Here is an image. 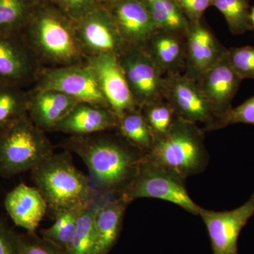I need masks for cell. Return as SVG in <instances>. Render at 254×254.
<instances>
[{"label": "cell", "instance_id": "obj_1", "mask_svg": "<svg viewBox=\"0 0 254 254\" xmlns=\"http://www.w3.org/2000/svg\"><path fill=\"white\" fill-rule=\"evenodd\" d=\"M62 148L81 158L92 187L101 196L122 195L136 176L144 153L121 135L71 136Z\"/></svg>", "mask_w": 254, "mask_h": 254}, {"label": "cell", "instance_id": "obj_2", "mask_svg": "<svg viewBox=\"0 0 254 254\" xmlns=\"http://www.w3.org/2000/svg\"><path fill=\"white\" fill-rule=\"evenodd\" d=\"M21 36L37 60L56 67L83 64L86 59L74 23L54 3L37 4Z\"/></svg>", "mask_w": 254, "mask_h": 254}, {"label": "cell", "instance_id": "obj_3", "mask_svg": "<svg viewBox=\"0 0 254 254\" xmlns=\"http://www.w3.org/2000/svg\"><path fill=\"white\" fill-rule=\"evenodd\" d=\"M31 173L53 217L65 210L82 208L101 196L88 177L76 168L67 150L54 153Z\"/></svg>", "mask_w": 254, "mask_h": 254}, {"label": "cell", "instance_id": "obj_4", "mask_svg": "<svg viewBox=\"0 0 254 254\" xmlns=\"http://www.w3.org/2000/svg\"><path fill=\"white\" fill-rule=\"evenodd\" d=\"M204 132L196 124L176 116L165 134L155 137L154 145L144 158L185 179L198 175L209 163Z\"/></svg>", "mask_w": 254, "mask_h": 254}, {"label": "cell", "instance_id": "obj_5", "mask_svg": "<svg viewBox=\"0 0 254 254\" xmlns=\"http://www.w3.org/2000/svg\"><path fill=\"white\" fill-rule=\"evenodd\" d=\"M54 153L46 132L28 117L0 131V175L4 178L31 171Z\"/></svg>", "mask_w": 254, "mask_h": 254}, {"label": "cell", "instance_id": "obj_6", "mask_svg": "<svg viewBox=\"0 0 254 254\" xmlns=\"http://www.w3.org/2000/svg\"><path fill=\"white\" fill-rule=\"evenodd\" d=\"M185 180L172 170L145 160L143 157L136 176L122 195L129 204L138 198H157L177 205L193 215H198L200 206L190 198Z\"/></svg>", "mask_w": 254, "mask_h": 254}, {"label": "cell", "instance_id": "obj_7", "mask_svg": "<svg viewBox=\"0 0 254 254\" xmlns=\"http://www.w3.org/2000/svg\"><path fill=\"white\" fill-rule=\"evenodd\" d=\"M36 78L37 89L61 92L78 103L109 108L93 70L86 63L46 68Z\"/></svg>", "mask_w": 254, "mask_h": 254}, {"label": "cell", "instance_id": "obj_8", "mask_svg": "<svg viewBox=\"0 0 254 254\" xmlns=\"http://www.w3.org/2000/svg\"><path fill=\"white\" fill-rule=\"evenodd\" d=\"M73 23L76 38L86 58L99 55L119 57L127 48L105 4L100 3Z\"/></svg>", "mask_w": 254, "mask_h": 254}, {"label": "cell", "instance_id": "obj_9", "mask_svg": "<svg viewBox=\"0 0 254 254\" xmlns=\"http://www.w3.org/2000/svg\"><path fill=\"white\" fill-rule=\"evenodd\" d=\"M118 60L138 108L165 98V76L143 48L128 46Z\"/></svg>", "mask_w": 254, "mask_h": 254}, {"label": "cell", "instance_id": "obj_10", "mask_svg": "<svg viewBox=\"0 0 254 254\" xmlns=\"http://www.w3.org/2000/svg\"><path fill=\"white\" fill-rule=\"evenodd\" d=\"M165 84L164 98L177 118L196 125L204 124L203 131H209L217 117L198 83L183 73H176L165 76Z\"/></svg>", "mask_w": 254, "mask_h": 254}, {"label": "cell", "instance_id": "obj_11", "mask_svg": "<svg viewBox=\"0 0 254 254\" xmlns=\"http://www.w3.org/2000/svg\"><path fill=\"white\" fill-rule=\"evenodd\" d=\"M198 215L206 227L213 254H240L239 237L254 215V193L234 210L215 211L200 207Z\"/></svg>", "mask_w": 254, "mask_h": 254}, {"label": "cell", "instance_id": "obj_12", "mask_svg": "<svg viewBox=\"0 0 254 254\" xmlns=\"http://www.w3.org/2000/svg\"><path fill=\"white\" fill-rule=\"evenodd\" d=\"M86 63L93 70L103 96L118 118L127 112L138 108L118 57L95 55L87 58Z\"/></svg>", "mask_w": 254, "mask_h": 254}, {"label": "cell", "instance_id": "obj_13", "mask_svg": "<svg viewBox=\"0 0 254 254\" xmlns=\"http://www.w3.org/2000/svg\"><path fill=\"white\" fill-rule=\"evenodd\" d=\"M38 61L21 35L0 34V83L27 84L39 73Z\"/></svg>", "mask_w": 254, "mask_h": 254}, {"label": "cell", "instance_id": "obj_14", "mask_svg": "<svg viewBox=\"0 0 254 254\" xmlns=\"http://www.w3.org/2000/svg\"><path fill=\"white\" fill-rule=\"evenodd\" d=\"M242 79L232 68L227 56V50L211 67L197 81L217 119L232 108Z\"/></svg>", "mask_w": 254, "mask_h": 254}, {"label": "cell", "instance_id": "obj_15", "mask_svg": "<svg viewBox=\"0 0 254 254\" xmlns=\"http://www.w3.org/2000/svg\"><path fill=\"white\" fill-rule=\"evenodd\" d=\"M185 39L186 62L183 74L197 82L227 49L201 21L190 23Z\"/></svg>", "mask_w": 254, "mask_h": 254}, {"label": "cell", "instance_id": "obj_16", "mask_svg": "<svg viewBox=\"0 0 254 254\" xmlns=\"http://www.w3.org/2000/svg\"><path fill=\"white\" fill-rule=\"evenodd\" d=\"M105 6L127 47L143 48L157 31L143 0H118Z\"/></svg>", "mask_w": 254, "mask_h": 254}, {"label": "cell", "instance_id": "obj_17", "mask_svg": "<svg viewBox=\"0 0 254 254\" xmlns=\"http://www.w3.org/2000/svg\"><path fill=\"white\" fill-rule=\"evenodd\" d=\"M4 207L14 225L29 233H36L48 210L38 189L24 183L19 184L6 194Z\"/></svg>", "mask_w": 254, "mask_h": 254}, {"label": "cell", "instance_id": "obj_18", "mask_svg": "<svg viewBox=\"0 0 254 254\" xmlns=\"http://www.w3.org/2000/svg\"><path fill=\"white\" fill-rule=\"evenodd\" d=\"M78 103L72 97L61 92L35 88L28 93V117L43 131H54Z\"/></svg>", "mask_w": 254, "mask_h": 254}, {"label": "cell", "instance_id": "obj_19", "mask_svg": "<svg viewBox=\"0 0 254 254\" xmlns=\"http://www.w3.org/2000/svg\"><path fill=\"white\" fill-rule=\"evenodd\" d=\"M118 125V116L110 108L78 103L54 131L71 136H86L116 129Z\"/></svg>", "mask_w": 254, "mask_h": 254}, {"label": "cell", "instance_id": "obj_20", "mask_svg": "<svg viewBox=\"0 0 254 254\" xmlns=\"http://www.w3.org/2000/svg\"><path fill=\"white\" fill-rule=\"evenodd\" d=\"M128 204L123 195L102 197L95 216V254H109L116 245Z\"/></svg>", "mask_w": 254, "mask_h": 254}, {"label": "cell", "instance_id": "obj_21", "mask_svg": "<svg viewBox=\"0 0 254 254\" xmlns=\"http://www.w3.org/2000/svg\"><path fill=\"white\" fill-rule=\"evenodd\" d=\"M143 49L165 76L184 73L186 62L185 36L157 30Z\"/></svg>", "mask_w": 254, "mask_h": 254}, {"label": "cell", "instance_id": "obj_22", "mask_svg": "<svg viewBox=\"0 0 254 254\" xmlns=\"http://www.w3.org/2000/svg\"><path fill=\"white\" fill-rule=\"evenodd\" d=\"M157 30L186 36L190 22L176 0H143Z\"/></svg>", "mask_w": 254, "mask_h": 254}, {"label": "cell", "instance_id": "obj_23", "mask_svg": "<svg viewBox=\"0 0 254 254\" xmlns=\"http://www.w3.org/2000/svg\"><path fill=\"white\" fill-rule=\"evenodd\" d=\"M116 129L127 141L146 154L153 148L155 135L140 108L130 110L118 118Z\"/></svg>", "mask_w": 254, "mask_h": 254}, {"label": "cell", "instance_id": "obj_24", "mask_svg": "<svg viewBox=\"0 0 254 254\" xmlns=\"http://www.w3.org/2000/svg\"><path fill=\"white\" fill-rule=\"evenodd\" d=\"M102 197L100 196L80 210L74 238L66 254H95L96 247L95 216Z\"/></svg>", "mask_w": 254, "mask_h": 254}, {"label": "cell", "instance_id": "obj_25", "mask_svg": "<svg viewBox=\"0 0 254 254\" xmlns=\"http://www.w3.org/2000/svg\"><path fill=\"white\" fill-rule=\"evenodd\" d=\"M28 117V93L22 87L0 83V131Z\"/></svg>", "mask_w": 254, "mask_h": 254}, {"label": "cell", "instance_id": "obj_26", "mask_svg": "<svg viewBox=\"0 0 254 254\" xmlns=\"http://www.w3.org/2000/svg\"><path fill=\"white\" fill-rule=\"evenodd\" d=\"M36 5L33 0H0V34L20 36Z\"/></svg>", "mask_w": 254, "mask_h": 254}, {"label": "cell", "instance_id": "obj_27", "mask_svg": "<svg viewBox=\"0 0 254 254\" xmlns=\"http://www.w3.org/2000/svg\"><path fill=\"white\" fill-rule=\"evenodd\" d=\"M82 208L71 209L57 214L53 217L55 221L53 225L41 230V237L67 254L74 238L78 215Z\"/></svg>", "mask_w": 254, "mask_h": 254}, {"label": "cell", "instance_id": "obj_28", "mask_svg": "<svg viewBox=\"0 0 254 254\" xmlns=\"http://www.w3.org/2000/svg\"><path fill=\"white\" fill-rule=\"evenodd\" d=\"M212 5L223 15L232 34L253 30L249 0H213Z\"/></svg>", "mask_w": 254, "mask_h": 254}, {"label": "cell", "instance_id": "obj_29", "mask_svg": "<svg viewBox=\"0 0 254 254\" xmlns=\"http://www.w3.org/2000/svg\"><path fill=\"white\" fill-rule=\"evenodd\" d=\"M140 110L155 137L165 134L176 118L173 108L165 98L151 102Z\"/></svg>", "mask_w": 254, "mask_h": 254}, {"label": "cell", "instance_id": "obj_30", "mask_svg": "<svg viewBox=\"0 0 254 254\" xmlns=\"http://www.w3.org/2000/svg\"><path fill=\"white\" fill-rule=\"evenodd\" d=\"M240 123L254 125V95L217 119L209 131Z\"/></svg>", "mask_w": 254, "mask_h": 254}, {"label": "cell", "instance_id": "obj_31", "mask_svg": "<svg viewBox=\"0 0 254 254\" xmlns=\"http://www.w3.org/2000/svg\"><path fill=\"white\" fill-rule=\"evenodd\" d=\"M230 64L242 80L254 79V48L251 46L227 50Z\"/></svg>", "mask_w": 254, "mask_h": 254}, {"label": "cell", "instance_id": "obj_32", "mask_svg": "<svg viewBox=\"0 0 254 254\" xmlns=\"http://www.w3.org/2000/svg\"><path fill=\"white\" fill-rule=\"evenodd\" d=\"M18 254H66L59 247L36 233H18Z\"/></svg>", "mask_w": 254, "mask_h": 254}, {"label": "cell", "instance_id": "obj_33", "mask_svg": "<svg viewBox=\"0 0 254 254\" xmlns=\"http://www.w3.org/2000/svg\"><path fill=\"white\" fill-rule=\"evenodd\" d=\"M56 4L73 21H78L100 4L98 0H56Z\"/></svg>", "mask_w": 254, "mask_h": 254}, {"label": "cell", "instance_id": "obj_34", "mask_svg": "<svg viewBox=\"0 0 254 254\" xmlns=\"http://www.w3.org/2000/svg\"><path fill=\"white\" fill-rule=\"evenodd\" d=\"M184 14L190 23L201 21L202 16L209 6H211L213 0H176Z\"/></svg>", "mask_w": 254, "mask_h": 254}, {"label": "cell", "instance_id": "obj_35", "mask_svg": "<svg viewBox=\"0 0 254 254\" xmlns=\"http://www.w3.org/2000/svg\"><path fill=\"white\" fill-rule=\"evenodd\" d=\"M18 233L0 217V254H18Z\"/></svg>", "mask_w": 254, "mask_h": 254}, {"label": "cell", "instance_id": "obj_36", "mask_svg": "<svg viewBox=\"0 0 254 254\" xmlns=\"http://www.w3.org/2000/svg\"><path fill=\"white\" fill-rule=\"evenodd\" d=\"M37 4H46L55 3L56 0H33Z\"/></svg>", "mask_w": 254, "mask_h": 254}, {"label": "cell", "instance_id": "obj_37", "mask_svg": "<svg viewBox=\"0 0 254 254\" xmlns=\"http://www.w3.org/2000/svg\"><path fill=\"white\" fill-rule=\"evenodd\" d=\"M100 3L103 4H110L111 3L115 2V1H118V0H98Z\"/></svg>", "mask_w": 254, "mask_h": 254}, {"label": "cell", "instance_id": "obj_38", "mask_svg": "<svg viewBox=\"0 0 254 254\" xmlns=\"http://www.w3.org/2000/svg\"><path fill=\"white\" fill-rule=\"evenodd\" d=\"M251 21H252V28L254 30V6L251 9Z\"/></svg>", "mask_w": 254, "mask_h": 254}]
</instances>
